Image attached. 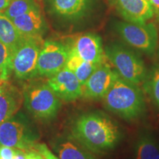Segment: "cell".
<instances>
[{
	"label": "cell",
	"instance_id": "cell-1",
	"mask_svg": "<svg viewBox=\"0 0 159 159\" xmlns=\"http://www.w3.org/2000/svg\"><path fill=\"white\" fill-rule=\"evenodd\" d=\"M71 134L77 142L94 153L114 150L122 139L119 125L100 111L85 113L77 117L71 127Z\"/></svg>",
	"mask_w": 159,
	"mask_h": 159
},
{
	"label": "cell",
	"instance_id": "cell-2",
	"mask_svg": "<svg viewBox=\"0 0 159 159\" xmlns=\"http://www.w3.org/2000/svg\"><path fill=\"white\" fill-rule=\"evenodd\" d=\"M102 99L105 109L127 121L140 118L146 111L144 94L139 85L120 76Z\"/></svg>",
	"mask_w": 159,
	"mask_h": 159
},
{
	"label": "cell",
	"instance_id": "cell-3",
	"mask_svg": "<svg viewBox=\"0 0 159 159\" xmlns=\"http://www.w3.org/2000/svg\"><path fill=\"white\" fill-rule=\"evenodd\" d=\"M23 96L26 108L38 119L54 118L61 108L60 99L47 83H34L27 85Z\"/></svg>",
	"mask_w": 159,
	"mask_h": 159
},
{
	"label": "cell",
	"instance_id": "cell-4",
	"mask_svg": "<svg viewBox=\"0 0 159 159\" xmlns=\"http://www.w3.org/2000/svg\"><path fill=\"white\" fill-rule=\"evenodd\" d=\"M105 55L119 73L126 80L139 85L148 75L146 66L139 55L122 45L114 43L106 47Z\"/></svg>",
	"mask_w": 159,
	"mask_h": 159
},
{
	"label": "cell",
	"instance_id": "cell-5",
	"mask_svg": "<svg viewBox=\"0 0 159 159\" xmlns=\"http://www.w3.org/2000/svg\"><path fill=\"white\" fill-rule=\"evenodd\" d=\"M42 39L26 38L9 57L8 71L18 79L25 80L36 75L38 58L43 43Z\"/></svg>",
	"mask_w": 159,
	"mask_h": 159
},
{
	"label": "cell",
	"instance_id": "cell-6",
	"mask_svg": "<svg viewBox=\"0 0 159 159\" xmlns=\"http://www.w3.org/2000/svg\"><path fill=\"white\" fill-rule=\"evenodd\" d=\"M116 30L121 39L134 48L149 55L156 50L158 33L152 24L119 21L116 25Z\"/></svg>",
	"mask_w": 159,
	"mask_h": 159
},
{
	"label": "cell",
	"instance_id": "cell-7",
	"mask_svg": "<svg viewBox=\"0 0 159 159\" xmlns=\"http://www.w3.org/2000/svg\"><path fill=\"white\" fill-rule=\"evenodd\" d=\"M70 46L55 41L43 43L38 58L36 75L51 77L64 68L68 61Z\"/></svg>",
	"mask_w": 159,
	"mask_h": 159
},
{
	"label": "cell",
	"instance_id": "cell-8",
	"mask_svg": "<svg viewBox=\"0 0 159 159\" xmlns=\"http://www.w3.org/2000/svg\"><path fill=\"white\" fill-rule=\"evenodd\" d=\"M119 76L107 62L99 66L83 86V97L90 99H102Z\"/></svg>",
	"mask_w": 159,
	"mask_h": 159
},
{
	"label": "cell",
	"instance_id": "cell-9",
	"mask_svg": "<svg viewBox=\"0 0 159 159\" xmlns=\"http://www.w3.org/2000/svg\"><path fill=\"white\" fill-rule=\"evenodd\" d=\"M47 83L60 99L71 102L83 97V86L76 75L67 67L49 77Z\"/></svg>",
	"mask_w": 159,
	"mask_h": 159
},
{
	"label": "cell",
	"instance_id": "cell-10",
	"mask_svg": "<svg viewBox=\"0 0 159 159\" xmlns=\"http://www.w3.org/2000/svg\"><path fill=\"white\" fill-rule=\"evenodd\" d=\"M71 49L83 60L102 64L106 62V55L102 47L101 38L94 33H85L75 38Z\"/></svg>",
	"mask_w": 159,
	"mask_h": 159
},
{
	"label": "cell",
	"instance_id": "cell-11",
	"mask_svg": "<svg viewBox=\"0 0 159 159\" xmlns=\"http://www.w3.org/2000/svg\"><path fill=\"white\" fill-rule=\"evenodd\" d=\"M25 133V128L21 123L16 121H5L0 124V146L24 151L32 150L35 144L27 139Z\"/></svg>",
	"mask_w": 159,
	"mask_h": 159
},
{
	"label": "cell",
	"instance_id": "cell-12",
	"mask_svg": "<svg viewBox=\"0 0 159 159\" xmlns=\"http://www.w3.org/2000/svg\"><path fill=\"white\" fill-rule=\"evenodd\" d=\"M120 15L128 22L145 23L154 14L147 0H112Z\"/></svg>",
	"mask_w": 159,
	"mask_h": 159
},
{
	"label": "cell",
	"instance_id": "cell-13",
	"mask_svg": "<svg viewBox=\"0 0 159 159\" xmlns=\"http://www.w3.org/2000/svg\"><path fill=\"white\" fill-rule=\"evenodd\" d=\"M16 27L23 36L42 39L47 25L40 6L13 20Z\"/></svg>",
	"mask_w": 159,
	"mask_h": 159
},
{
	"label": "cell",
	"instance_id": "cell-14",
	"mask_svg": "<svg viewBox=\"0 0 159 159\" xmlns=\"http://www.w3.org/2000/svg\"><path fill=\"white\" fill-rule=\"evenodd\" d=\"M21 98L17 89L0 78V124L8 120L21 106Z\"/></svg>",
	"mask_w": 159,
	"mask_h": 159
},
{
	"label": "cell",
	"instance_id": "cell-15",
	"mask_svg": "<svg viewBox=\"0 0 159 159\" xmlns=\"http://www.w3.org/2000/svg\"><path fill=\"white\" fill-rule=\"evenodd\" d=\"M25 39L13 21L3 13H0V42L8 50L9 57Z\"/></svg>",
	"mask_w": 159,
	"mask_h": 159
},
{
	"label": "cell",
	"instance_id": "cell-16",
	"mask_svg": "<svg viewBox=\"0 0 159 159\" xmlns=\"http://www.w3.org/2000/svg\"><path fill=\"white\" fill-rule=\"evenodd\" d=\"M54 150L59 159H97L75 139H64L57 142Z\"/></svg>",
	"mask_w": 159,
	"mask_h": 159
},
{
	"label": "cell",
	"instance_id": "cell-17",
	"mask_svg": "<svg viewBox=\"0 0 159 159\" xmlns=\"http://www.w3.org/2000/svg\"><path fill=\"white\" fill-rule=\"evenodd\" d=\"M89 0H51L52 11L67 19L80 17L88 7Z\"/></svg>",
	"mask_w": 159,
	"mask_h": 159
},
{
	"label": "cell",
	"instance_id": "cell-18",
	"mask_svg": "<svg viewBox=\"0 0 159 159\" xmlns=\"http://www.w3.org/2000/svg\"><path fill=\"white\" fill-rule=\"evenodd\" d=\"M99 65L83 60L70 47V52L66 67L74 72L82 86Z\"/></svg>",
	"mask_w": 159,
	"mask_h": 159
},
{
	"label": "cell",
	"instance_id": "cell-19",
	"mask_svg": "<svg viewBox=\"0 0 159 159\" xmlns=\"http://www.w3.org/2000/svg\"><path fill=\"white\" fill-rule=\"evenodd\" d=\"M136 159H159V147L155 139L148 134L138 139L135 148Z\"/></svg>",
	"mask_w": 159,
	"mask_h": 159
},
{
	"label": "cell",
	"instance_id": "cell-20",
	"mask_svg": "<svg viewBox=\"0 0 159 159\" xmlns=\"http://www.w3.org/2000/svg\"><path fill=\"white\" fill-rule=\"evenodd\" d=\"M142 84L151 102L159 109V65L148 73Z\"/></svg>",
	"mask_w": 159,
	"mask_h": 159
},
{
	"label": "cell",
	"instance_id": "cell-21",
	"mask_svg": "<svg viewBox=\"0 0 159 159\" xmlns=\"http://www.w3.org/2000/svg\"><path fill=\"white\" fill-rule=\"evenodd\" d=\"M39 6L35 0H11L7 9L4 11V14L13 21L16 18L25 14Z\"/></svg>",
	"mask_w": 159,
	"mask_h": 159
},
{
	"label": "cell",
	"instance_id": "cell-22",
	"mask_svg": "<svg viewBox=\"0 0 159 159\" xmlns=\"http://www.w3.org/2000/svg\"><path fill=\"white\" fill-rule=\"evenodd\" d=\"M9 52L6 47L2 43L0 42V78H6L8 71Z\"/></svg>",
	"mask_w": 159,
	"mask_h": 159
},
{
	"label": "cell",
	"instance_id": "cell-23",
	"mask_svg": "<svg viewBox=\"0 0 159 159\" xmlns=\"http://www.w3.org/2000/svg\"><path fill=\"white\" fill-rule=\"evenodd\" d=\"M33 150L37 151L39 153H40L41 156H43L45 158L47 159H59L57 156H55L49 148H47V145L44 144H35L33 147Z\"/></svg>",
	"mask_w": 159,
	"mask_h": 159
},
{
	"label": "cell",
	"instance_id": "cell-24",
	"mask_svg": "<svg viewBox=\"0 0 159 159\" xmlns=\"http://www.w3.org/2000/svg\"><path fill=\"white\" fill-rule=\"evenodd\" d=\"M14 151V148L0 146V159H13Z\"/></svg>",
	"mask_w": 159,
	"mask_h": 159
},
{
	"label": "cell",
	"instance_id": "cell-25",
	"mask_svg": "<svg viewBox=\"0 0 159 159\" xmlns=\"http://www.w3.org/2000/svg\"><path fill=\"white\" fill-rule=\"evenodd\" d=\"M13 159H26L25 151L19 150V149H15Z\"/></svg>",
	"mask_w": 159,
	"mask_h": 159
},
{
	"label": "cell",
	"instance_id": "cell-26",
	"mask_svg": "<svg viewBox=\"0 0 159 159\" xmlns=\"http://www.w3.org/2000/svg\"><path fill=\"white\" fill-rule=\"evenodd\" d=\"M154 13L159 14V0H149Z\"/></svg>",
	"mask_w": 159,
	"mask_h": 159
},
{
	"label": "cell",
	"instance_id": "cell-27",
	"mask_svg": "<svg viewBox=\"0 0 159 159\" xmlns=\"http://www.w3.org/2000/svg\"><path fill=\"white\" fill-rule=\"evenodd\" d=\"M11 0H0V13H4V11L8 7Z\"/></svg>",
	"mask_w": 159,
	"mask_h": 159
},
{
	"label": "cell",
	"instance_id": "cell-28",
	"mask_svg": "<svg viewBox=\"0 0 159 159\" xmlns=\"http://www.w3.org/2000/svg\"><path fill=\"white\" fill-rule=\"evenodd\" d=\"M38 152L34 150H30L26 152V159H39L38 158Z\"/></svg>",
	"mask_w": 159,
	"mask_h": 159
},
{
	"label": "cell",
	"instance_id": "cell-29",
	"mask_svg": "<svg viewBox=\"0 0 159 159\" xmlns=\"http://www.w3.org/2000/svg\"><path fill=\"white\" fill-rule=\"evenodd\" d=\"M38 153H39V152H38ZM38 158H39V159H47V158H45L43 156H41V155L40 153L38 154Z\"/></svg>",
	"mask_w": 159,
	"mask_h": 159
},
{
	"label": "cell",
	"instance_id": "cell-30",
	"mask_svg": "<svg viewBox=\"0 0 159 159\" xmlns=\"http://www.w3.org/2000/svg\"><path fill=\"white\" fill-rule=\"evenodd\" d=\"M147 1H149V0H147Z\"/></svg>",
	"mask_w": 159,
	"mask_h": 159
},
{
	"label": "cell",
	"instance_id": "cell-31",
	"mask_svg": "<svg viewBox=\"0 0 159 159\" xmlns=\"http://www.w3.org/2000/svg\"><path fill=\"white\" fill-rule=\"evenodd\" d=\"M158 17H159V14H158Z\"/></svg>",
	"mask_w": 159,
	"mask_h": 159
}]
</instances>
